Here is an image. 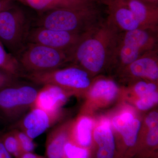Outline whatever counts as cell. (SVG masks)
<instances>
[{"label":"cell","instance_id":"1","mask_svg":"<svg viewBox=\"0 0 158 158\" xmlns=\"http://www.w3.org/2000/svg\"><path fill=\"white\" fill-rule=\"evenodd\" d=\"M120 32L108 19L82 34L69 54L70 62L93 73L110 65Z\"/></svg>","mask_w":158,"mask_h":158},{"label":"cell","instance_id":"2","mask_svg":"<svg viewBox=\"0 0 158 158\" xmlns=\"http://www.w3.org/2000/svg\"><path fill=\"white\" fill-rule=\"evenodd\" d=\"M103 19L97 4L74 8H60L44 12L37 27L83 34L95 27Z\"/></svg>","mask_w":158,"mask_h":158},{"label":"cell","instance_id":"3","mask_svg":"<svg viewBox=\"0 0 158 158\" xmlns=\"http://www.w3.org/2000/svg\"><path fill=\"white\" fill-rule=\"evenodd\" d=\"M39 90L17 82L0 89V120L16 123L34 106Z\"/></svg>","mask_w":158,"mask_h":158},{"label":"cell","instance_id":"4","mask_svg":"<svg viewBox=\"0 0 158 158\" xmlns=\"http://www.w3.org/2000/svg\"><path fill=\"white\" fill-rule=\"evenodd\" d=\"M17 59L25 73L54 70L70 62L69 56L65 52L31 43L21 50Z\"/></svg>","mask_w":158,"mask_h":158},{"label":"cell","instance_id":"5","mask_svg":"<svg viewBox=\"0 0 158 158\" xmlns=\"http://www.w3.org/2000/svg\"><path fill=\"white\" fill-rule=\"evenodd\" d=\"M24 77L38 85H52L65 90H81L88 88L90 80L88 72L75 65L63 69L37 73H25Z\"/></svg>","mask_w":158,"mask_h":158},{"label":"cell","instance_id":"6","mask_svg":"<svg viewBox=\"0 0 158 158\" xmlns=\"http://www.w3.org/2000/svg\"><path fill=\"white\" fill-rule=\"evenodd\" d=\"M25 15L22 10L12 6L0 11V42L9 50L18 51L27 38Z\"/></svg>","mask_w":158,"mask_h":158},{"label":"cell","instance_id":"7","mask_svg":"<svg viewBox=\"0 0 158 158\" xmlns=\"http://www.w3.org/2000/svg\"><path fill=\"white\" fill-rule=\"evenodd\" d=\"M82 35L37 27L29 32L27 38L30 43L63 51L69 55Z\"/></svg>","mask_w":158,"mask_h":158},{"label":"cell","instance_id":"8","mask_svg":"<svg viewBox=\"0 0 158 158\" xmlns=\"http://www.w3.org/2000/svg\"><path fill=\"white\" fill-rule=\"evenodd\" d=\"M59 113H50L33 107L16 123L14 128L23 131L34 140L54 124Z\"/></svg>","mask_w":158,"mask_h":158},{"label":"cell","instance_id":"9","mask_svg":"<svg viewBox=\"0 0 158 158\" xmlns=\"http://www.w3.org/2000/svg\"><path fill=\"white\" fill-rule=\"evenodd\" d=\"M107 6L108 7L107 18L120 32L142 28L128 7L121 0H110Z\"/></svg>","mask_w":158,"mask_h":158},{"label":"cell","instance_id":"10","mask_svg":"<svg viewBox=\"0 0 158 158\" xmlns=\"http://www.w3.org/2000/svg\"><path fill=\"white\" fill-rule=\"evenodd\" d=\"M143 28L158 31V6L146 0H121Z\"/></svg>","mask_w":158,"mask_h":158},{"label":"cell","instance_id":"11","mask_svg":"<svg viewBox=\"0 0 158 158\" xmlns=\"http://www.w3.org/2000/svg\"><path fill=\"white\" fill-rule=\"evenodd\" d=\"M119 40L144 53L158 48V31L150 29L138 28L121 32Z\"/></svg>","mask_w":158,"mask_h":158},{"label":"cell","instance_id":"12","mask_svg":"<svg viewBox=\"0 0 158 158\" xmlns=\"http://www.w3.org/2000/svg\"><path fill=\"white\" fill-rule=\"evenodd\" d=\"M124 68L133 76L156 81L158 78V48L144 53Z\"/></svg>","mask_w":158,"mask_h":158},{"label":"cell","instance_id":"13","mask_svg":"<svg viewBox=\"0 0 158 158\" xmlns=\"http://www.w3.org/2000/svg\"><path fill=\"white\" fill-rule=\"evenodd\" d=\"M66 100L64 90L54 85H43L40 89L34 107L50 113H59L60 108Z\"/></svg>","mask_w":158,"mask_h":158},{"label":"cell","instance_id":"14","mask_svg":"<svg viewBox=\"0 0 158 158\" xmlns=\"http://www.w3.org/2000/svg\"><path fill=\"white\" fill-rule=\"evenodd\" d=\"M17 1L36 11L44 13L60 8H81L97 3L85 0H11Z\"/></svg>","mask_w":158,"mask_h":158},{"label":"cell","instance_id":"15","mask_svg":"<svg viewBox=\"0 0 158 158\" xmlns=\"http://www.w3.org/2000/svg\"><path fill=\"white\" fill-rule=\"evenodd\" d=\"M113 122L115 128L122 135L126 144L133 146L141 126L140 121L131 113H125L114 117Z\"/></svg>","mask_w":158,"mask_h":158},{"label":"cell","instance_id":"16","mask_svg":"<svg viewBox=\"0 0 158 158\" xmlns=\"http://www.w3.org/2000/svg\"><path fill=\"white\" fill-rule=\"evenodd\" d=\"M94 138L99 146L98 158H113L115 150L114 137L108 122L96 128Z\"/></svg>","mask_w":158,"mask_h":158},{"label":"cell","instance_id":"17","mask_svg":"<svg viewBox=\"0 0 158 158\" xmlns=\"http://www.w3.org/2000/svg\"><path fill=\"white\" fill-rule=\"evenodd\" d=\"M68 138V133L64 128H57L51 131L46 140V157L62 158L64 146Z\"/></svg>","mask_w":158,"mask_h":158},{"label":"cell","instance_id":"18","mask_svg":"<svg viewBox=\"0 0 158 158\" xmlns=\"http://www.w3.org/2000/svg\"><path fill=\"white\" fill-rule=\"evenodd\" d=\"M143 54L138 49L121 42L118 38L110 64H114L124 68Z\"/></svg>","mask_w":158,"mask_h":158},{"label":"cell","instance_id":"19","mask_svg":"<svg viewBox=\"0 0 158 158\" xmlns=\"http://www.w3.org/2000/svg\"><path fill=\"white\" fill-rule=\"evenodd\" d=\"M118 86L114 81L110 80H101L98 81L93 85L90 95L94 98H104L107 100H112L118 93Z\"/></svg>","mask_w":158,"mask_h":158},{"label":"cell","instance_id":"20","mask_svg":"<svg viewBox=\"0 0 158 158\" xmlns=\"http://www.w3.org/2000/svg\"><path fill=\"white\" fill-rule=\"evenodd\" d=\"M0 69L17 77L23 73L18 59L8 53L1 42Z\"/></svg>","mask_w":158,"mask_h":158},{"label":"cell","instance_id":"21","mask_svg":"<svg viewBox=\"0 0 158 158\" xmlns=\"http://www.w3.org/2000/svg\"><path fill=\"white\" fill-rule=\"evenodd\" d=\"M92 126V121L87 117L81 118L77 123L76 138L77 143L82 147H88L91 143Z\"/></svg>","mask_w":158,"mask_h":158},{"label":"cell","instance_id":"22","mask_svg":"<svg viewBox=\"0 0 158 158\" xmlns=\"http://www.w3.org/2000/svg\"><path fill=\"white\" fill-rule=\"evenodd\" d=\"M0 139L4 147L12 157L19 158L22 151L13 129L1 134Z\"/></svg>","mask_w":158,"mask_h":158},{"label":"cell","instance_id":"23","mask_svg":"<svg viewBox=\"0 0 158 158\" xmlns=\"http://www.w3.org/2000/svg\"><path fill=\"white\" fill-rule=\"evenodd\" d=\"M62 158H88V152L87 149L68 141L64 146Z\"/></svg>","mask_w":158,"mask_h":158},{"label":"cell","instance_id":"24","mask_svg":"<svg viewBox=\"0 0 158 158\" xmlns=\"http://www.w3.org/2000/svg\"><path fill=\"white\" fill-rule=\"evenodd\" d=\"M16 134L22 152H33L36 147L34 140L21 130L13 128Z\"/></svg>","mask_w":158,"mask_h":158},{"label":"cell","instance_id":"25","mask_svg":"<svg viewBox=\"0 0 158 158\" xmlns=\"http://www.w3.org/2000/svg\"><path fill=\"white\" fill-rule=\"evenodd\" d=\"M156 85L154 83H147L143 81L138 82L134 88L136 94L141 97L156 92Z\"/></svg>","mask_w":158,"mask_h":158},{"label":"cell","instance_id":"26","mask_svg":"<svg viewBox=\"0 0 158 158\" xmlns=\"http://www.w3.org/2000/svg\"><path fill=\"white\" fill-rule=\"evenodd\" d=\"M158 101V94L156 91L141 97L137 102V106L141 110H148L156 103Z\"/></svg>","mask_w":158,"mask_h":158},{"label":"cell","instance_id":"27","mask_svg":"<svg viewBox=\"0 0 158 158\" xmlns=\"http://www.w3.org/2000/svg\"><path fill=\"white\" fill-rule=\"evenodd\" d=\"M17 77L0 69V89L17 83Z\"/></svg>","mask_w":158,"mask_h":158},{"label":"cell","instance_id":"28","mask_svg":"<svg viewBox=\"0 0 158 158\" xmlns=\"http://www.w3.org/2000/svg\"><path fill=\"white\" fill-rule=\"evenodd\" d=\"M158 127L149 128L147 136V143L151 146H155L158 142Z\"/></svg>","mask_w":158,"mask_h":158},{"label":"cell","instance_id":"29","mask_svg":"<svg viewBox=\"0 0 158 158\" xmlns=\"http://www.w3.org/2000/svg\"><path fill=\"white\" fill-rule=\"evenodd\" d=\"M158 113L156 112H152L146 118V124L149 128L158 127Z\"/></svg>","mask_w":158,"mask_h":158},{"label":"cell","instance_id":"30","mask_svg":"<svg viewBox=\"0 0 158 158\" xmlns=\"http://www.w3.org/2000/svg\"><path fill=\"white\" fill-rule=\"evenodd\" d=\"M0 158H12V156L9 153L4 147L0 139Z\"/></svg>","mask_w":158,"mask_h":158},{"label":"cell","instance_id":"31","mask_svg":"<svg viewBox=\"0 0 158 158\" xmlns=\"http://www.w3.org/2000/svg\"><path fill=\"white\" fill-rule=\"evenodd\" d=\"M11 0H0V11H3L13 6Z\"/></svg>","mask_w":158,"mask_h":158},{"label":"cell","instance_id":"32","mask_svg":"<svg viewBox=\"0 0 158 158\" xmlns=\"http://www.w3.org/2000/svg\"><path fill=\"white\" fill-rule=\"evenodd\" d=\"M38 156L34 152H22L19 158H37Z\"/></svg>","mask_w":158,"mask_h":158},{"label":"cell","instance_id":"33","mask_svg":"<svg viewBox=\"0 0 158 158\" xmlns=\"http://www.w3.org/2000/svg\"><path fill=\"white\" fill-rule=\"evenodd\" d=\"M85 1H90V2L97 3H103V4L107 5L110 2V0H85Z\"/></svg>","mask_w":158,"mask_h":158},{"label":"cell","instance_id":"34","mask_svg":"<svg viewBox=\"0 0 158 158\" xmlns=\"http://www.w3.org/2000/svg\"><path fill=\"white\" fill-rule=\"evenodd\" d=\"M146 1L151 4L158 6V0H146Z\"/></svg>","mask_w":158,"mask_h":158},{"label":"cell","instance_id":"35","mask_svg":"<svg viewBox=\"0 0 158 158\" xmlns=\"http://www.w3.org/2000/svg\"><path fill=\"white\" fill-rule=\"evenodd\" d=\"M37 158H47L46 157L42 156H38Z\"/></svg>","mask_w":158,"mask_h":158},{"label":"cell","instance_id":"36","mask_svg":"<svg viewBox=\"0 0 158 158\" xmlns=\"http://www.w3.org/2000/svg\"><path fill=\"white\" fill-rule=\"evenodd\" d=\"M2 134V133L1 132V131H0V135H1V134Z\"/></svg>","mask_w":158,"mask_h":158}]
</instances>
